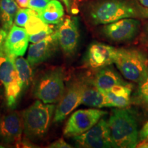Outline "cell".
<instances>
[{"label":"cell","mask_w":148,"mask_h":148,"mask_svg":"<svg viewBox=\"0 0 148 148\" xmlns=\"http://www.w3.org/2000/svg\"><path fill=\"white\" fill-rule=\"evenodd\" d=\"M92 25H105L125 18H146L148 10L136 0H93L86 7Z\"/></svg>","instance_id":"cell-1"},{"label":"cell","mask_w":148,"mask_h":148,"mask_svg":"<svg viewBox=\"0 0 148 148\" xmlns=\"http://www.w3.org/2000/svg\"><path fill=\"white\" fill-rule=\"evenodd\" d=\"M110 133L115 147L134 148L139 142L138 125L132 112L125 108L112 111L108 121Z\"/></svg>","instance_id":"cell-2"},{"label":"cell","mask_w":148,"mask_h":148,"mask_svg":"<svg viewBox=\"0 0 148 148\" xmlns=\"http://www.w3.org/2000/svg\"><path fill=\"white\" fill-rule=\"evenodd\" d=\"M56 107L53 103H45L38 99L23 111V132L27 138L39 140L47 134Z\"/></svg>","instance_id":"cell-3"},{"label":"cell","mask_w":148,"mask_h":148,"mask_svg":"<svg viewBox=\"0 0 148 148\" xmlns=\"http://www.w3.org/2000/svg\"><path fill=\"white\" fill-rule=\"evenodd\" d=\"M64 90L63 72L60 68H55L45 71L37 78L33 94L42 102L56 103L60 100Z\"/></svg>","instance_id":"cell-4"},{"label":"cell","mask_w":148,"mask_h":148,"mask_svg":"<svg viewBox=\"0 0 148 148\" xmlns=\"http://www.w3.org/2000/svg\"><path fill=\"white\" fill-rule=\"evenodd\" d=\"M114 63L127 80L138 83L148 69V58L136 49H116Z\"/></svg>","instance_id":"cell-5"},{"label":"cell","mask_w":148,"mask_h":148,"mask_svg":"<svg viewBox=\"0 0 148 148\" xmlns=\"http://www.w3.org/2000/svg\"><path fill=\"white\" fill-rule=\"evenodd\" d=\"M16 56L8 53L5 50L0 54V81L5 89L7 106L14 108L17 103L18 98L21 92L14 60Z\"/></svg>","instance_id":"cell-6"},{"label":"cell","mask_w":148,"mask_h":148,"mask_svg":"<svg viewBox=\"0 0 148 148\" xmlns=\"http://www.w3.org/2000/svg\"><path fill=\"white\" fill-rule=\"evenodd\" d=\"M88 81L77 79L69 85L56 107L53 121L55 123L62 121L75 108L82 104L84 90L87 87Z\"/></svg>","instance_id":"cell-7"},{"label":"cell","mask_w":148,"mask_h":148,"mask_svg":"<svg viewBox=\"0 0 148 148\" xmlns=\"http://www.w3.org/2000/svg\"><path fill=\"white\" fill-rule=\"evenodd\" d=\"M107 112L99 109H80L72 113L64 127L66 137H74L86 132L103 118Z\"/></svg>","instance_id":"cell-8"},{"label":"cell","mask_w":148,"mask_h":148,"mask_svg":"<svg viewBox=\"0 0 148 148\" xmlns=\"http://www.w3.org/2000/svg\"><path fill=\"white\" fill-rule=\"evenodd\" d=\"M55 34L58 46L66 56L75 54L79 39V24L77 18L73 16L63 18L55 29Z\"/></svg>","instance_id":"cell-9"},{"label":"cell","mask_w":148,"mask_h":148,"mask_svg":"<svg viewBox=\"0 0 148 148\" xmlns=\"http://www.w3.org/2000/svg\"><path fill=\"white\" fill-rule=\"evenodd\" d=\"M78 147L85 148L115 147L111 138L108 121L101 118L91 128L73 137Z\"/></svg>","instance_id":"cell-10"},{"label":"cell","mask_w":148,"mask_h":148,"mask_svg":"<svg viewBox=\"0 0 148 148\" xmlns=\"http://www.w3.org/2000/svg\"><path fill=\"white\" fill-rule=\"evenodd\" d=\"M140 22L138 18H125L108 24L102 28L103 36L114 42H125L133 39L139 32Z\"/></svg>","instance_id":"cell-11"},{"label":"cell","mask_w":148,"mask_h":148,"mask_svg":"<svg viewBox=\"0 0 148 148\" xmlns=\"http://www.w3.org/2000/svg\"><path fill=\"white\" fill-rule=\"evenodd\" d=\"M23 132V116L17 111L3 114L0 119V142L6 145L18 144Z\"/></svg>","instance_id":"cell-12"},{"label":"cell","mask_w":148,"mask_h":148,"mask_svg":"<svg viewBox=\"0 0 148 148\" xmlns=\"http://www.w3.org/2000/svg\"><path fill=\"white\" fill-rule=\"evenodd\" d=\"M116 48L102 42H94L88 48L86 64L91 69H101L114 63Z\"/></svg>","instance_id":"cell-13"},{"label":"cell","mask_w":148,"mask_h":148,"mask_svg":"<svg viewBox=\"0 0 148 148\" xmlns=\"http://www.w3.org/2000/svg\"><path fill=\"white\" fill-rule=\"evenodd\" d=\"M58 46V40L54 32L48 38L29 46L27 61L31 66L41 64L53 56L56 52Z\"/></svg>","instance_id":"cell-14"},{"label":"cell","mask_w":148,"mask_h":148,"mask_svg":"<svg viewBox=\"0 0 148 148\" xmlns=\"http://www.w3.org/2000/svg\"><path fill=\"white\" fill-rule=\"evenodd\" d=\"M29 35L25 28L14 24L8 32L5 40V49L14 56H23L26 52Z\"/></svg>","instance_id":"cell-15"},{"label":"cell","mask_w":148,"mask_h":148,"mask_svg":"<svg viewBox=\"0 0 148 148\" xmlns=\"http://www.w3.org/2000/svg\"><path fill=\"white\" fill-rule=\"evenodd\" d=\"M89 82L99 90L105 92L114 86L119 84H127L116 72L108 66L99 69Z\"/></svg>","instance_id":"cell-16"},{"label":"cell","mask_w":148,"mask_h":148,"mask_svg":"<svg viewBox=\"0 0 148 148\" xmlns=\"http://www.w3.org/2000/svg\"><path fill=\"white\" fill-rule=\"evenodd\" d=\"M132 91V84H119L114 86L105 91L107 100L110 107L118 108H125L131 102V94Z\"/></svg>","instance_id":"cell-17"},{"label":"cell","mask_w":148,"mask_h":148,"mask_svg":"<svg viewBox=\"0 0 148 148\" xmlns=\"http://www.w3.org/2000/svg\"><path fill=\"white\" fill-rule=\"evenodd\" d=\"M82 104L99 108L110 107L104 92L92 85L89 82V80L83 95Z\"/></svg>","instance_id":"cell-18"},{"label":"cell","mask_w":148,"mask_h":148,"mask_svg":"<svg viewBox=\"0 0 148 148\" xmlns=\"http://www.w3.org/2000/svg\"><path fill=\"white\" fill-rule=\"evenodd\" d=\"M38 15L45 23L57 25L63 19L64 8L58 0H50L45 8L38 13Z\"/></svg>","instance_id":"cell-19"},{"label":"cell","mask_w":148,"mask_h":148,"mask_svg":"<svg viewBox=\"0 0 148 148\" xmlns=\"http://www.w3.org/2000/svg\"><path fill=\"white\" fill-rule=\"evenodd\" d=\"M18 10L15 0H0V25L9 32Z\"/></svg>","instance_id":"cell-20"},{"label":"cell","mask_w":148,"mask_h":148,"mask_svg":"<svg viewBox=\"0 0 148 148\" xmlns=\"http://www.w3.org/2000/svg\"><path fill=\"white\" fill-rule=\"evenodd\" d=\"M14 65L21 84V92L25 91L32 82L33 74L32 67L27 60L22 56L16 57Z\"/></svg>","instance_id":"cell-21"},{"label":"cell","mask_w":148,"mask_h":148,"mask_svg":"<svg viewBox=\"0 0 148 148\" xmlns=\"http://www.w3.org/2000/svg\"><path fill=\"white\" fill-rule=\"evenodd\" d=\"M50 27L49 24L46 23L42 21L37 12L30 9L29 19L25 25V29L29 36L37 34L41 31L46 30Z\"/></svg>","instance_id":"cell-22"},{"label":"cell","mask_w":148,"mask_h":148,"mask_svg":"<svg viewBox=\"0 0 148 148\" xmlns=\"http://www.w3.org/2000/svg\"><path fill=\"white\" fill-rule=\"evenodd\" d=\"M137 97L140 103L148 110V69L138 82Z\"/></svg>","instance_id":"cell-23"},{"label":"cell","mask_w":148,"mask_h":148,"mask_svg":"<svg viewBox=\"0 0 148 148\" xmlns=\"http://www.w3.org/2000/svg\"><path fill=\"white\" fill-rule=\"evenodd\" d=\"M29 14H30V9L29 8H18L14 19V24L19 27H25V24L27 23L29 19Z\"/></svg>","instance_id":"cell-24"},{"label":"cell","mask_w":148,"mask_h":148,"mask_svg":"<svg viewBox=\"0 0 148 148\" xmlns=\"http://www.w3.org/2000/svg\"><path fill=\"white\" fill-rule=\"evenodd\" d=\"M55 32V29L53 27H50L49 29H46V30L41 31V32L37 33V34L29 35V41L32 42V43H36L41 40L45 39L50 36L51 34H53Z\"/></svg>","instance_id":"cell-25"},{"label":"cell","mask_w":148,"mask_h":148,"mask_svg":"<svg viewBox=\"0 0 148 148\" xmlns=\"http://www.w3.org/2000/svg\"><path fill=\"white\" fill-rule=\"evenodd\" d=\"M50 0H29L27 8L39 13L45 8Z\"/></svg>","instance_id":"cell-26"},{"label":"cell","mask_w":148,"mask_h":148,"mask_svg":"<svg viewBox=\"0 0 148 148\" xmlns=\"http://www.w3.org/2000/svg\"><path fill=\"white\" fill-rule=\"evenodd\" d=\"M48 147L50 148H71L72 147V146L71 145H69V143H67L64 140L63 138H59L56 141L53 142L52 143L50 144Z\"/></svg>","instance_id":"cell-27"},{"label":"cell","mask_w":148,"mask_h":148,"mask_svg":"<svg viewBox=\"0 0 148 148\" xmlns=\"http://www.w3.org/2000/svg\"><path fill=\"white\" fill-rule=\"evenodd\" d=\"M7 35H8V32L2 27H0V54L5 51L4 45Z\"/></svg>","instance_id":"cell-28"},{"label":"cell","mask_w":148,"mask_h":148,"mask_svg":"<svg viewBox=\"0 0 148 148\" xmlns=\"http://www.w3.org/2000/svg\"><path fill=\"white\" fill-rule=\"evenodd\" d=\"M138 138L139 141L148 140V121L146 122L138 132Z\"/></svg>","instance_id":"cell-29"},{"label":"cell","mask_w":148,"mask_h":148,"mask_svg":"<svg viewBox=\"0 0 148 148\" xmlns=\"http://www.w3.org/2000/svg\"><path fill=\"white\" fill-rule=\"evenodd\" d=\"M61 1H62L64 3V5H65L66 6V10L69 12H71L72 10V8H73V1L74 0H61Z\"/></svg>","instance_id":"cell-30"},{"label":"cell","mask_w":148,"mask_h":148,"mask_svg":"<svg viewBox=\"0 0 148 148\" xmlns=\"http://www.w3.org/2000/svg\"><path fill=\"white\" fill-rule=\"evenodd\" d=\"M15 1L18 6L21 7V8H27L29 0H15Z\"/></svg>","instance_id":"cell-31"},{"label":"cell","mask_w":148,"mask_h":148,"mask_svg":"<svg viewBox=\"0 0 148 148\" xmlns=\"http://www.w3.org/2000/svg\"><path fill=\"white\" fill-rule=\"evenodd\" d=\"M136 147L148 148V140H143V141H139L137 145H136Z\"/></svg>","instance_id":"cell-32"},{"label":"cell","mask_w":148,"mask_h":148,"mask_svg":"<svg viewBox=\"0 0 148 148\" xmlns=\"http://www.w3.org/2000/svg\"><path fill=\"white\" fill-rule=\"evenodd\" d=\"M140 4L145 8H148V0H137Z\"/></svg>","instance_id":"cell-33"},{"label":"cell","mask_w":148,"mask_h":148,"mask_svg":"<svg viewBox=\"0 0 148 148\" xmlns=\"http://www.w3.org/2000/svg\"><path fill=\"white\" fill-rule=\"evenodd\" d=\"M147 32H148V25H147Z\"/></svg>","instance_id":"cell-34"}]
</instances>
